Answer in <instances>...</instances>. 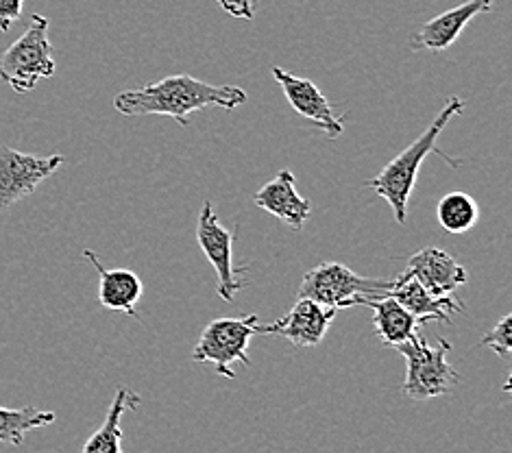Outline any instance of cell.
<instances>
[{
    "label": "cell",
    "instance_id": "3957f363",
    "mask_svg": "<svg viewBox=\"0 0 512 453\" xmlns=\"http://www.w3.org/2000/svg\"><path fill=\"white\" fill-rule=\"evenodd\" d=\"M393 279L360 277L340 262H321L303 275L297 297L310 299L329 310H349L364 299H380L390 290Z\"/></svg>",
    "mask_w": 512,
    "mask_h": 453
},
{
    "label": "cell",
    "instance_id": "277c9868",
    "mask_svg": "<svg viewBox=\"0 0 512 453\" xmlns=\"http://www.w3.org/2000/svg\"><path fill=\"white\" fill-rule=\"evenodd\" d=\"M406 358V382L401 393L414 401L449 395L460 382V373L447 362L449 340L438 338L430 347L419 334L395 347Z\"/></svg>",
    "mask_w": 512,
    "mask_h": 453
},
{
    "label": "cell",
    "instance_id": "d6986e66",
    "mask_svg": "<svg viewBox=\"0 0 512 453\" xmlns=\"http://www.w3.org/2000/svg\"><path fill=\"white\" fill-rule=\"evenodd\" d=\"M55 421V412L38 408H3L0 406V443L22 445L29 432L46 427Z\"/></svg>",
    "mask_w": 512,
    "mask_h": 453
},
{
    "label": "cell",
    "instance_id": "9c48e42d",
    "mask_svg": "<svg viewBox=\"0 0 512 453\" xmlns=\"http://www.w3.org/2000/svg\"><path fill=\"white\" fill-rule=\"evenodd\" d=\"M338 312L310 299H299L292 310L271 325H258V334L282 336L297 349L319 347Z\"/></svg>",
    "mask_w": 512,
    "mask_h": 453
},
{
    "label": "cell",
    "instance_id": "5b68a950",
    "mask_svg": "<svg viewBox=\"0 0 512 453\" xmlns=\"http://www.w3.org/2000/svg\"><path fill=\"white\" fill-rule=\"evenodd\" d=\"M55 75L53 46L48 40V20L40 14L31 18L29 29L0 57V81L20 94L31 92L42 79Z\"/></svg>",
    "mask_w": 512,
    "mask_h": 453
},
{
    "label": "cell",
    "instance_id": "8fae6325",
    "mask_svg": "<svg viewBox=\"0 0 512 453\" xmlns=\"http://www.w3.org/2000/svg\"><path fill=\"white\" fill-rule=\"evenodd\" d=\"M495 0H465V3L423 22L417 33L410 35L412 51L443 53L454 44L467 24L482 14H489Z\"/></svg>",
    "mask_w": 512,
    "mask_h": 453
},
{
    "label": "cell",
    "instance_id": "4fadbf2b",
    "mask_svg": "<svg viewBox=\"0 0 512 453\" xmlns=\"http://www.w3.org/2000/svg\"><path fill=\"white\" fill-rule=\"evenodd\" d=\"M253 203L295 231L303 229V225H306V220L312 214V203L297 192L295 175H292L290 170L277 173L273 181H268L266 186L255 192Z\"/></svg>",
    "mask_w": 512,
    "mask_h": 453
},
{
    "label": "cell",
    "instance_id": "e0dca14e",
    "mask_svg": "<svg viewBox=\"0 0 512 453\" xmlns=\"http://www.w3.org/2000/svg\"><path fill=\"white\" fill-rule=\"evenodd\" d=\"M140 401V395L120 386L112 406H109L105 423L90 436L83 453H123V427H120V423H123V416L127 412H133L140 406Z\"/></svg>",
    "mask_w": 512,
    "mask_h": 453
},
{
    "label": "cell",
    "instance_id": "ba28073f",
    "mask_svg": "<svg viewBox=\"0 0 512 453\" xmlns=\"http://www.w3.org/2000/svg\"><path fill=\"white\" fill-rule=\"evenodd\" d=\"M64 162L62 155L38 157L0 146V212L31 197L35 188Z\"/></svg>",
    "mask_w": 512,
    "mask_h": 453
},
{
    "label": "cell",
    "instance_id": "ffe728a7",
    "mask_svg": "<svg viewBox=\"0 0 512 453\" xmlns=\"http://www.w3.org/2000/svg\"><path fill=\"white\" fill-rule=\"evenodd\" d=\"M510 334H512V314H506L502 321H499L491 332L480 340V345L493 349L497 355H508L512 351Z\"/></svg>",
    "mask_w": 512,
    "mask_h": 453
},
{
    "label": "cell",
    "instance_id": "7c38bea8",
    "mask_svg": "<svg viewBox=\"0 0 512 453\" xmlns=\"http://www.w3.org/2000/svg\"><path fill=\"white\" fill-rule=\"evenodd\" d=\"M404 273L412 275L425 290H430L436 297L454 295L469 279L467 268L456 257H451L447 251L438 247H425L419 253H414Z\"/></svg>",
    "mask_w": 512,
    "mask_h": 453
},
{
    "label": "cell",
    "instance_id": "30bf717a",
    "mask_svg": "<svg viewBox=\"0 0 512 453\" xmlns=\"http://www.w3.org/2000/svg\"><path fill=\"white\" fill-rule=\"evenodd\" d=\"M275 81L282 85V90L286 94V99L290 103V107L303 118L312 120L316 127H319L329 140H338L343 136V118H338L334 114L332 105L321 94V90L310 79H301L292 72L273 66L271 68Z\"/></svg>",
    "mask_w": 512,
    "mask_h": 453
},
{
    "label": "cell",
    "instance_id": "2e32d148",
    "mask_svg": "<svg viewBox=\"0 0 512 453\" xmlns=\"http://www.w3.org/2000/svg\"><path fill=\"white\" fill-rule=\"evenodd\" d=\"M364 308L373 310V325L375 334L388 347H399L406 340L419 334V327L423 325L417 316L410 314L406 308L393 299V297H380V299H364Z\"/></svg>",
    "mask_w": 512,
    "mask_h": 453
},
{
    "label": "cell",
    "instance_id": "52a82bcc",
    "mask_svg": "<svg viewBox=\"0 0 512 453\" xmlns=\"http://www.w3.org/2000/svg\"><path fill=\"white\" fill-rule=\"evenodd\" d=\"M197 242L218 277V297L225 303H231L242 288H247V281L238 279V273H247V268H240V271L234 268V234L221 225L210 201H205L201 207Z\"/></svg>",
    "mask_w": 512,
    "mask_h": 453
},
{
    "label": "cell",
    "instance_id": "7402d4cb",
    "mask_svg": "<svg viewBox=\"0 0 512 453\" xmlns=\"http://www.w3.org/2000/svg\"><path fill=\"white\" fill-rule=\"evenodd\" d=\"M24 0H0V33H7L20 14Z\"/></svg>",
    "mask_w": 512,
    "mask_h": 453
},
{
    "label": "cell",
    "instance_id": "6da1fadb",
    "mask_svg": "<svg viewBox=\"0 0 512 453\" xmlns=\"http://www.w3.org/2000/svg\"><path fill=\"white\" fill-rule=\"evenodd\" d=\"M247 103V94L238 85H212L190 75H173L162 81L144 85L138 90H125L114 96L116 112L125 116H168L177 125L188 127L190 114L207 107L236 109Z\"/></svg>",
    "mask_w": 512,
    "mask_h": 453
},
{
    "label": "cell",
    "instance_id": "9a60e30c",
    "mask_svg": "<svg viewBox=\"0 0 512 453\" xmlns=\"http://www.w3.org/2000/svg\"><path fill=\"white\" fill-rule=\"evenodd\" d=\"M83 255L88 257L92 266L96 268V273L101 277L99 301L103 308L138 318L136 303L142 299L144 292L142 279L133 271H129V268H105L99 260V255L92 251H83Z\"/></svg>",
    "mask_w": 512,
    "mask_h": 453
},
{
    "label": "cell",
    "instance_id": "ac0fdd59",
    "mask_svg": "<svg viewBox=\"0 0 512 453\" xmlns=\"http://www.w3.org/2000/svg\"><path fill=\"white\" fill-rule=\"evenodd\" d=\"M436 218L447 234H467L480 220V207L467 192H449L438 201Z\"/></svg>",
    "mask_w": 512,
    "mask_h": 453
},
{
    "label": "cell",
    "instance_id": "5bb4252c",
    "mask_svg": "<svg viewBox=\"0 0 512 453\" xmlns=\"http://www.w3.org/2000/svg\"><path fill=\"white\" fill-rule=\"evenodd\" d=\"M386 295L393 297L401 308H406L410 314L417 316L421 323H449L451 314L465 310V303L458 301L454 295L436 297L408 273H401L397 279H393V284H390V290Z\"/></svg>",
    "mask_w": 512,
    "mask_h": 453
},
{
    "label": "cell",
    "instance_id": "44dd1931",
    "mask_svg": "<svg viewBox=\"0 0 512 453\" xmlns=\"http://www.w3.org/2000/svg\"><path fill=\"white\" fill-rule=\"evenodd\" d=\"M229 16L242 18V20H253L255 9H258V0H216Z\"/></svg>",
    "mask_w": 512,
    "mask_h": 453
},
{
    "label": "cell",
    "instance_id": "8992f818",
    "mask_svg": "<svg viewBox=\"0 0 512 453\" xmlns=\"http://www.w3.org/2000/svg\"><path fill=\"white\" fill-rule=\"evenodd\" d=\"M258 325V314H249L242 318H216V321L203 329L197 347L192 351V362H210L221 377L236 379V362L245 364L247 369L251 366L247 347L251 338L258 334Z\"/></svg>",
    "mask_w": 512,
    "mask_h": 453
},
{
    "label": "cell",
    "instance_id": "7a4b0ae2",
    "mask_svg": "<svg viewBox=\"0 0 512 453\" xmlns=\"http://www.w3.org/2000/svg\"><path fill=\"white\" fill-rule=\"evenodd\" d=\"M462 112H465V101H462L460 96H451L447 105L432 120V125L425 129L406 151H401L395 159H390V162L382 168L380 175H375L373 179L367 181V188H371L377 197H382L390 205V210H393L399 225H406L408 201L414 190V183H417V177H419V166L425 157L434 153L438 157H443L451 168H460V162L447 157L441 149H438L436 140L441 138L447 122L454 116H460Z\"/></svg>",
    "mask_w": 512,
    "mask_h": 453
}]
</instances>
